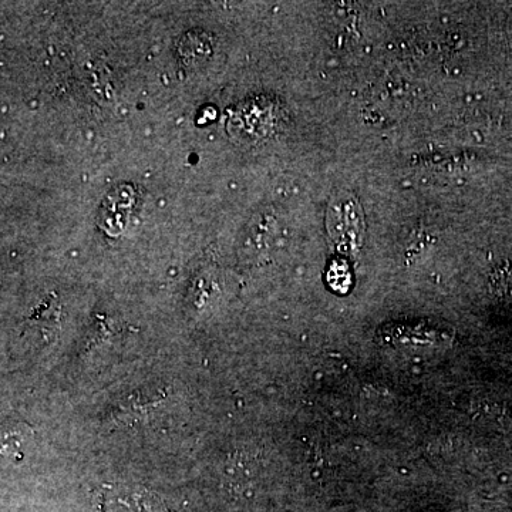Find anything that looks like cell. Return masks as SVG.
<instances>
[{
    "label": "cell",
    "mask_w": 512,
    "mask_h": 512,
    "mask_svg": "<svg viewBox=\"0 0 512 512\" xmlns=\"http://www.w3.org/2000/svg\"><path fill=\"white\" fill-rule=\"evenodd\" d=\"M326 224L330 237L345 251H353L362 244L365 218L359 201L350 192H343L332 201Z\"/></svg>",
    "instance_id": "1"
},
{
    "label": "cell",
    "mask_w": 512,
    "mask_h": 512,
    "mask_svg": "<svg viewBox=\"0 0 512 512\" xmlns=\"http://www.w3.org/2000/svg\"><path fill=\"white\" fill-rule=\"evenodd\" d=\"M104 512H165L156 494L141 488H111L101 497Z\"/></svg>",
    "instance_id": "2"
}]
</instances>
